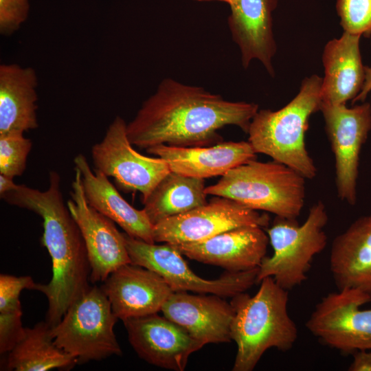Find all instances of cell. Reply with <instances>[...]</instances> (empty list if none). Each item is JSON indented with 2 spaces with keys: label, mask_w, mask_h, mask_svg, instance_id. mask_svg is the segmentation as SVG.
<instances>
[{
  "label": "cell",
  "mask_w": 371,
  "mask_h": 371,
  "mask_svg": "<svg viewBox=\"0 0 371 371\" xmlns=\"http://www.w3.org/2000/svg\"><path fill=\"white\" fill-rule=\"evenodd\" d=\"M366 78L363 87L359 93L352 101L354 104L356 102H364L368 94L371 91V66L365 67Z\"/></svg>",
  "instance_id": "4dcf8cb0"
},
{
  "label": "cell",
  "mask_w": 371,
  "mask_h": 371,
  "mask_svg": "<svg viewBox=\"0 0 371 371\" xmlns=\"http://www.w3.org/2000/svg\"><path fill=\"white\" fill-rule=\"evenodd\" d=\"M203 179L170 172L144 201L143 210L153 225L207 203Z\"/></svg>",
  "instance_id": "d4e9b609"
},
{
  "label": "cell",
  "mask_w": 371,
  "mask_h": 371,
  "mask_svg": "<svg viewBox=\"0 0 371 371\" xmlns=\"http://www.w3.org/2000/svg\"><path fill=\"white\" fill-rule=\"evenodd\" d=\"M253 102H233L203 87L163 80L127 124L129 141L142 149L166 144L207 146L221 142L218 131L234 125L247 133L258 111Z\"/></svg>",
  "instance_id": "6da1fadb"
},
{
  "label": "cell",
  "mask_w": 371,
  "mask_h": 371,
  "mask_svg": "<svg viewBox=\"0 0 371 371\" xmlns=\"http://www.w3.org/2000/svg\"><path fill=\"white\" fill-rule=\"evenodd\" d=\"M75 168L81 174L82 187L88 204L117 223L129 236L148 243H155L153 225L145 211L129 204L100 171L91 169L81 153L74 159Z\"/></svg>",
  "instance_id": "ffe728a7"
},
{
  "label": "cell",
  "mask_w": 371,
  "mask_h": 371,
  "mask_svg": "<svg viewBox=\"0 0 371 371\" xmlns=\"http://www.w3.org/2000/svg\"><path fill=\"white\" fill-rule=\"evenodd\" d=\"M133 265L161 276L173 291H192L221 297H234L257 283L258 268L238 272L228 271L216 280H205L194 273L173 245H155L123 233Z\"/></svg>",
  "instance_id": "ba28073f"
},
{
  "label": "cell",
  "mask_w": 371,
  "mask_h": 371,
  "mask_svg": "<svg viewBox=\"0 0 371 371\" xmlns=\"http://www.w3.org/2000/svg\"><path fill=\"white\" fill-rule=\"evenodd\" d=\"M269 216L232 199L214 196L206 204L153 225L155 242L197 243L238 227L269 225Z\"/></svg>",
  "instance_id": "7c38bea8"
},
{
  "label": "cell",
  "mask_w": 371,
  "mask_h": 371,
  "mask_svg": "<svg viewBox=\"0 0 371 371\" xmlns=\"http://www.w3.org/2000/svg\"><path fill=\"white\" fill-rule=\"evenodd\" d=\"M322 78H305L297 94L277 111L258 110L247 131L248 142L256 153L269 156L306 179L317 175V168L305 144L311 115L319 111Z\"/></svg>",
  "instance_id": "277c9868"
},
{
  "label": "cell",
  "mask_w": 371,
  "mask_h": 371,
  "mask_svg": "<svg viewBox=\"0 0 371 371\" xmlns=\"http://www.w3.org/2000/svg\"><path fill=\"white\" fill-rule=\"evenodd\" d=\"M30 276H0V353L9 352L23 337L22 310L19 300L24 289L36 290Z\"/></svg>",
  "instance_id": "484cf974"
},
{
  "label": "cell",
  "mask_w": 371,
  "mask_h": 371,
  "mask_svg": "<svg viewBox=\"0 0 371 371\" xmlns=\"http://www.w3.org/2000/svg\"><path fill=\"white\" fill-rule=\"evenodd\" d=\"M161 311L204 345L232 340L231 328L234 308L221 296L174 291Z\"/></svg>",
  "instance_id": "e0dca14e"
},
{
  "label": "cell",
  "mask_w": 371,
  "mask_h": 371,
  "mask_svg": "<svg viewBox=\"0 0 371 371\" xmlns=\"http://www.w3.org/2000/svg\"><path fill=\"white\" fill-rule=\"evenodd\" d=\"M30 11L28 0H0V34L10 36L27 20Z\"/></svg>",
  "instance_id": "f1b7e54d"
},
{
  "label": "cell",
  "mask_w": 371,
  "mask_h": 371,
  "mask_svg": "<svg viewBox=\"0 0 371 371\" xmlns=\"http://www.w3.org/2000/svg\"><path fill=\"white\" fill-rule=\"evenodd\" d=\"M371 297L359 289L345 288L323 297L306 322L312 335L344 354L371 350V308L361 306Z\"/></svg>",
  "instance_id": "9c48e42d"
},
{
  "label": "cell",
  "mask_w": 371,
  "mask_h": 371,
  "mask_svg": "<svg viewBox=\"0 0 371 371\" xmlns=\"http://www.w3.org/2000/svg\"><path fill=\"white\" fill-rule=\"evenodd\" d=\"M305 177L276 161L251 160L205 188L207 195L232 199L250 209L297 218L304 207Z\"/></svg>",
  "instance_id": "5b68a950"
},
{
  "label": "cell",
  "mask_w": 371,
  "mask_h": 371,
  "mask_svg": "<svg viewBox=\"0 0 371 371\" xmlns=\"http://www.w3.org/2000/svg\"><path fill=\"white\" fill-rule=\"evenodd\" d=\"M336 10L344 32L371 36V0H336Z\"/></svg>",
  "instance_id": "83f0119b"
},
{
  "label": "cell",
  "mask_w": 371,
  "mask_h": 371,
  "mask_svg": "<svg viewBox=\"0 0 371 371\" xmlns=\"http://www.w3.org/2000/svg\"><path fill=\"white\" fill-rule=\"evenodd\" d=\"M118 318L100 287L90 286L68 308L52 333L58 347L78 363L121 355L114 333Z\"/></svg>",
  "instance_id": "52a82bcc"
},
{
  "label": "cell",
  "mask_w": 371,
  "mask_h": 371,
  "mask_svg": "<svg viewBox=\"0 0 371 371\" xmlns=\"http://www.w3.org/2000/svg\"><path fill=\"white\" fill-rule=\"evenodd\" d=\"M328 220L326 206L321 201L311 207L302 225L297 218L276 216L267 229L273 254L263 258L258 267L257 283L271 276L289 291L304 282L313 258L326 246L324 229Z\"/></svg>",
  "instance_id": "8992f818"
},
{
  "label": "cell",
  "mask_w": 371,
  "mask_h": 371,
  "mask_svg": "<svg viewBox=\"0 0 371 371\" xmlns=\"http://www.w3.org/2000/svg\"><path fill=\"white\" fill-rule=\"evenodd\" d=\"M278 0H233L228 26L239 47L242 65L247 69L253 60H259L274 76L272 59L277 50L273 32L272 14Z\"/></svg>",
  "instance_id": "ac0fdd59"
},
{
  "label": "cell",
  "mask_w": 371,
  "mask_h": 371,
  "mask_svg": "<svg viewBox=\"0 0 371 371\" xmlns=\"http://www.w3.org/2000/svg\"><path fill=\"white\" fill-rule=\"evenodd\" d=\"M361 36L344 32L324 46L322 63V102L346 104L361 91L366 78L359 43Z\"/></svg>",
  "instance_id": "44dd1931"
},
{
  "label": "cell",
  "mask_w": 371,
  "mask_h": 371,
  "mask_svg": "<svg viewBox=\"0 0 371 371\" xmlns=\"http://www.w3.org/2000/svg\"><path fill=\"white\" fill-rule=\"evenodd\" d=\"M138 356L162 368L183 371L189 357L204 344L166 317L153 313L123 320Z\"/></svg>",
  "instance_id": "5bb4252c"
},
{
  "label": "cell",
  "mask_w": 371,
  "mask_h": 371,
  "mask_svg": "<svg viewBox=\"0 0 371 371\" xmlns=\"http://www.w3.org/2000/svg\"><path fill=\"white\" fill-rule=\"evenodd\" d=\"M71 199L67 201L85 241L90 265V281L104 282L114 271L131 263L124 234L114 222L90 206L85 198L80 170L74 168Z\"/></svg>",
  "instance_id": "4fadbf2b"
},
{
  "label": "cell",
  "mask_w": 371,
  "mask_h": 371,
  "mask_svg": "<svg viewBox=\"0 0 371 371\" xmlns=\"http://www.w3.org/2000/svg\"><path fill=\"white\" fill-rule=\"evenodd\" d=\"M102 282L100 288L113 313L122 321L161 311L174 292L161 276L132 263L122 265Z\"/></svg>",
  "instance_id": "9a60e30c"
},
{
  "label": "cell",
  "mask_w": 371,
  "mask_h": 371,
  "mask_svg": "<svg viewBox=\"0 0 371 371\" xmlns=\"http://www.w3.org/2000/svg\"><path fill=\"white\" fill-rule=\"evenodd\" d=\"M363 350L355 352L353 361L348 368L349 371H371V352Z\"/></svg>",
  "instance_id": "f546056e"
},
{
  "label": "cell",
  "mask_w": 371,
  "mask_h": 371,
  "mask_svg": "<svg viewBox=\"0 0 371 371\" xmlns=\"http://www.w3.org/2000/svg\"><path fill=\"white\" fill-rule=\"evenodd\" d=\"M38 78L32 67L0 65V135L38 128Z\"/></svg>",
  "instance_id": "603a6c76"
},
{
  "label": "cell",
  "mask_w": 371,
  "mask_h": 371,
  "mask_svg": "<svg viewBox=\"0 0 371 371\" xmlns=\"http://www.w3.org/2000/svg\"><path fill=\"white\" fill-rule=\"evenodd\" d=\"M194 1H223L225 3H227L228 5L230 4L233 0H194Z\"/></svg>",
  "instance_id": "d6a6232c"
},
{
  "label": "cell",
  "mask_w": 371,
  "mask_h": 371,
  "mask_svg": "<svg viewBox=\"0 0 371 371\" xmlns=\"http://www.w3.org/2000/svg\"><path fill=\"white\" fill-rule=\"evenodd\" d=\"M126 126L122 117H115L103 139L92 146L91 157L95 169L114 178L122 189L139 192L144 201L171 170L164 159L136 151L128 137Z\"/></svg>",
  "instance_id": "30bf717a"
},
{
  "label": "cell",
  "mask_w": 371,
  "mask_h": 371,
  "mask_svg": "<svg viewBox=\"0 0 371 371\" xmlns=\"http://www.w3.org/2000/svg\"><path fill=\"white\" fill-rule=\"evenodd\" d=\"M325 129L335 157V183L339 198L350 205L357 199L359 155L371 130L369 102L346 104L322 102Z\"/></svg>",
  "instance_id": "8fae6325"
},
{
  "label": "cell",
  "mask_w": 371,
  "mask_h": 371,
  "mask_svg": "<svg viewBox=\"0 0 371 371\" xmlns=\"http://www.w3.org/2000/svg\"><path fill=\"white\" fill-rule=\"evenodd\" d=\"M260 283L254 295L240 293L230 302L235 311L231 335L237 345L233 371H251L268 349L286 352L297 339V326L288 313V291L271 276Z\"/></svg>",
  "instance_id": "3957f363"
},
{
  "label": "cell",
  "mask_w": 371,
  "mask_h": 371,
  "mask_svg": "<svg viewBox=\"0 0 371 371\" xmlns=\"http://www.w3.org/2000/svg\"><path fill=\"white\" fill-rule=\"evenodd\" d=\"M146 151L164 159L172 172L203 179L223 176L229 170L256 158V153L248 141L221 142L211 146L161 144L148 148Z\"/></svg>",
  "instance_id": "d6986e66"
},
{
  "label": "cell",
  "mask_w": 371,
  "mask_h": 371,
  "mask_svg": "<svg viewBox=\"0 0 371 371\" xmlns=\"http://www.w3.org/2000/svg\"><path fill=\"white\" fill-rule=\"evenodd\" d=\"M330 269L338 290L357 289L371 297V213L334 238Z\"/></svg>",
  "instance_id": "7402d4cb"
},
{
  "label": "cell",
  "mask_w": 371,
  "mask_h": 371,
  "mask_svg": "<svg viewBox=\"0 0 371 371\" xmlns=\"http://www.w3.org/2000/svg\"><path fill=\"white\" fill-rule=\"evenodd\" d=\"M7 203L34 212L43 219L41 239L52 261V278L37 290L48 301L45 321L54 326L69 306L90 286V265L80 230L71 214L60 190V177L54 170L49 187L41 191L18 184L1 196Z\"/></svg>",
  "instance_id": "7a4b0ae2"
},
{
  "label": "cell",
  "mask_w": 371,
  "mask_h": 371,
  "mask_svg": "<svg viewBox=\"0 0 371 371\" xmlns=\"http://www.w3.org/2000/svg\"><path fill=\"white\" fill-rule=\"evenodd\" d=\"M269 243L262 227L247 226L201 242L172 245L192 260L238 272L258 268L266 256Z\"/></svg>",
  "instance_id": "2e32d148"
},
{
  "label": "cell",
  "mask_w": 371,
  "mask_h": 371,
  "mask_svg": "<svg viewBox=\"0 0 371 371\" xmlns=\"http://www.w3.org/2000/svg\"><path fill=\"white\" fill-rule=\"evenodd\" d=\"M17 185L13 178L0 174V196L14 190Z\"/></svg>",
  "instance_id": "1f68e13d"
},
{
  "label": "cell",
  "mask_w": 371,
  "mask_h": 371,
  "mask_svg": "<svg viewBox=\"0 0 371 371\" xmlns=\"http://www.w3.org/2000/svg\"><path fill=\"white\" fill-rule=\"evenodd\" d=\"M23 133L0 135V174L11 178L23 175L32 147V140Z\"/></svg>",
  "instance_id": "4316f807"
},
{
  "label": "cell",
  "mask_w": 371,
  "mask_h": 371,
  "mask_svg": "<svg viewBox=\"0 0 371 371\" xmlns=\"http://www.w3.org/2000/svg\"><path fill=\"white\" fill-rule=\"evenodd\" d=\"M51 326L46 321L25 328L23 337L8 352V370L47 371L72 368L77 359L56 346Z\"/></svg>",
  "instance_id": "cb8c5ba5"
}]
</instances>
